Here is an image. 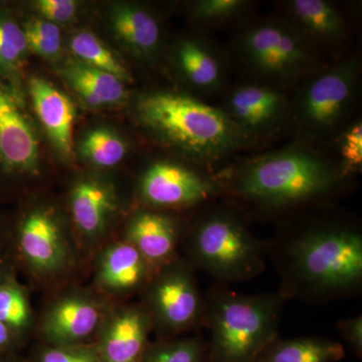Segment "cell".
<instances>
[{
	"label": "cell",
	"instance_id": "obj_1",
	"mask_svg": "<svg viewBox=\"0 0 362 362\" xmlns=\"http://www.w3.org/2000/svg\"><path fill=\"white\" fill-rule=\"evenodd\" d=\"M137 112L141 122L163 141L204 159L223 156L245 139V131L226 112L180 93L145 95Z\"/></svg>",
	"mask_w": 362,
	"mask_h": 362
},
{
	"label": "cell",
	"instance_id": "obj_2",
	"mask_svg": "<svg viewBox=\"0 0 362 362\" xmlns=\"http://www.w3.org/2000/svg\"><path fill=\"white\" fill-rule=\"evenodd\" d=\"M283 297L278 294L244 296L225 290L206 301L204 321L211 330L213 362H257L278 339Z\"/></svg>",
	"mask_w": 362,
	"mask_h": 362
},
{
	"label": "cell",
	"instance_id": "obj_3",
	"mask_svg": "<svg viewBox=\"0 0 362 362\" xmlns=\"http://www.w3.org/2000/svg\"><path fill=\"white\" fill-rule=\"evenodd\" d=\"M338 175L327 162L304 150H285L247 164L235 176L233 190L268 206H287L329 194Z\"/></svg>",
	"mask_w": 362,
	"mask_h": 362
},
{
	"label": "cell",
	"instance_id": "obj_4",
	"mask_svg": "<svg viewBox=\"0 0 362 362\" xmlns=\"http://www.w3.org/2000/svg\"><path fill=\"white\" fill-rule=\"evenodd\" d=\"M289 271L306 291L342 295L358 289L362 282V237L350 228L312 230L288 249Z\"/></svg>",
	"mask_w": 362,
	"mask_h": 362
},
{
	"label": "cell",
	"instance_id": "obj_5",
	"mask_svg": "<svg viewBox=\"0 0 362 362\" xmlns=\"http://www.w3.org/2000/svg\"><path fill=\"white\" fill-rule=\"evenodd\" d=\"M187 254L194 268L206 272L221 282H240L256 277L265 267L262 243L228 213L202 218L187 238Z\"/></svg>",
	"mask_w": 362,
	"mask_h": 362
},
{
	"label": "cell",
	"instance_id": "obj_6",
	"mask_svg": "<svg viewBox=\"0 0 362 362\" xmlns=\"http://www.w3.org/2000/svg\"><path fill=\"white\" fill-rule=\"evenodd\" d=\"M16 251L28 273L40 283H52L75 271L80 247L58 213L37 206L23 216L16 233Z\"/></svg>",
	"mask_w": 362,
	"mask_h": 362
},
{
	"label": "cell",
	"instance_id": "obj_7",
	"mask_svg": "<svg viewBox=\"0 0 362 362\" xmlns=\"http://www.w3.org/2000/svg\"><path fill=\"white\" fill-rule=\"evenodd\" d=\"M143 294L153 329L166 337L187 332L204 320L206 301L188 262L177 258L157 270Z\"/></svg>",
	"mask_w": 362,
	"mask_h": 362
},
{
	"label": "cell",
	"instance_id": "obj_8",
	"mask_svg": "<svg viewBox=\"0 0 362 362\" xmlns=\"http://www.w3.org/2000/svg\"><path fill=\"white\" fill-rule=\"evenodd\" d=\"M108 300L98 293L71 288L52 298L40 321V332L47 345L87 344L96 338L110 308Z\"/></svg>",
	"mask_w": 362,
	"mask_h": 362
},
{
	"label": "cell",
	"instance_id": "obj_9",
	"mask_svg": "<svg viewBox=\"0 0 362 362\" xmlns=\"http://www.w3.org/2000/svg\"><path fill=\"white\" fill-rule=\"evenodd\" d=\"M242 51L252 68L272 77H295L315 66L303 35L282 23L252 26L243 35Z\"/></svg>",
	"mask_w": 362,
	"mask_h": 362
},
{
	"label": "cell",
	"instance_id": "obj_10",
	"mask_svg": "<svg viewBox=\"0 0 362 362\" xmlns=\"http://www.w3.org/2000/svg\"><path fill=\"white\" fill-rule=\"evenodd\" d=\"M40 143L20 88L0 78V173L37 175Z\"/></svg>",
	"mask_w": 362,
	"mask_h": 362
},
{
	"label": "cell",
	"instance_id": "obj_11",
	"mask_svg": "<svg viewBox=\"0 0 362 362\" xmlns=\"http://www.w3.org/2000/svg\"><path fill=\"white\" fill-rule=\"evenodd\" d=\"M356 78V62L349 59L312 80L298 104L300 127L318 134L335 126L351 101Z\"/></svg>",
	"mask_w": 362,
	"mask_h": 362
},
{
	"label": "cell",
	"instance_id": "obj_12",
	"mask_svg": "<svg viewBox=\"0 0 362 362\" xmlns=\"http://www.w3.org/2000/svg\"><path fill=\"white\" fill-rule=\"evenodd\" d=\"M216 187L213 181L192 169L173 162L150 165L139 182L140 197L156 209H178L197 206L211 199Z\"/></svg>",
	"mask_w": 362,
	"mask_h": 362
},
{
	"label": "cell",
	"instance_id": "obj_13",
	"mask_svg": "<svg viewBox=\"0 0 362 362\" xmlns=\"http://www.w3.org/2000/svg\"><path fill=\"white\" fill-rule=\"evenodd\" d=\"M153 324L142 304L111 305L96 337L102 362H140Z\"/></svg>",
	"mask_w": 362,
	"mask_h": 362
},
{
	"label": "cell",
	"instance_id": "obj_14",
	"mask_svg": "<svg viewBox=\"0 0 362 362\" xmlns=\"http://www.w3.org/2000/svg\"><path fill=\"white\" fill-rule=\"evenodd\" d=\"M69 206L80 251H98L116 213L113 188L96 178H83L71 187Z\"/></svg>",
	"mask_w": 362,
	"mask_h": 362
},
{
	"label": "cell",
	"instance_id": "obj_15",
	"mask_svg": "<svg viewBox=\"0 0 362 362\" xmlns=\"http://www.w3.org/2000/svg\"><path fill=\"white\" fill-rule=\"evenodd\" d=\"M156 272L132 245L122 239L98 250L95 284L102 296L127 297L143 292Z\"/></svg>",
	"mask_w": 362,
	"mask_h": 362
},
{
	"label": "cell",
	"instance_id": "obj_16",
	"mask_svg": "<svg viewBox=\"0 0 362 362\" xmlns=\"http://www.w3.org/2000/svg\"><path fill=\"white\" fill-rule=\"evenodd\" d=\"M123 240L132 245L157 271L177 259L180 228L168 214L143 209L128 221Z\"/></svg>",
	"mask_w": 362,
	"mask_h": 362
},
{
	"label": "cell",
	"instance_id": "obj_17",
	"mask_svg": "<svg viewBox=\"0 0 362 362\" xmlns=\"http://www.w3.org/2000/svg\"><path fill=\"white\" fill-rule=\"evenodd\" d=\"M28 92L35 113L45 132L59 154L69 158L73 151V131L76 108L66 96L45 78L32 77L28 81Z\"/></svg>",
	"mask_w": 362,
	"mask_h": 362
},
{
	"label": "cell",
	"instance_id": "obj_18",
	"mask_svg": "<svg viewBox=\"0 0 362 362\" xmlns=\"http://www.w3.org/2000/svg\"><path fill=\"white\" fill-rule=\"evenodd\" d=\"M228 116L243 130L263 131L274 125L284 112L285 97L278 90L263 86L237 88L228 101Z\"/></svg>",
	"mask_w": 362,
	"mask_h": 362
},
{
	"label": "cell",
	"instance_id": "obj_19",
	"mask_svg": "<svg viewBox=\"0 0 362 362\" xmlns=\"http://www.w3.org/2000/svg\"><path fill=\"white\" fill-rule=\"evenodd\" d=\"M66 84L92 107L122 103L127 97L123 81L82 62H71L62 70Z\"/></svg>",
	"mask_w": 362,
	"mask_h": 362
},
{
	"label": "cell",
	"instance_id": "obj_20",
	"mask_svg": "<svg viewBox=\"0 0 362 362\" xmlns=\"http://www.w3.org/2000/svg\"><path fill=\"white\" fill-rule=\"evenodd\" d=\"M111 23L117 37L136 54L149 56L156 51L160 28L149 11L135 6H119L112 13Z\"/></svg>",
	"mask_w": 362,
	"mask_h": 362
},
{
	"label": "cell",
	"instance_id": "obj_21",
	"mask_svg": "<svg viewBox=\"0 0 362 362\" xmlns=\"http://www.w3.org/2000/svg\"><path fill=\"white\" fill-rule=\"evenodd\" d=\"M176 63L185 80L197 89L214 90L223 80V66L216 54L199 40H187L178 45Z\"/></svg>",
	"mask_w": 362,
	"mask_h": 362
},
{
	"label": "cell",
	"instance_id": "obj_22",
	"mask_svg": "<svg viewBox=\"0 0 362 362\" xmlns=\"http://www.w3.org/2000/svg\"><path fill=\"white\" fill-rule=\"evenodd\" d=\"M345 356L340 343L305 337L272 343L257 362H338Z\"/></svg>",
	"mask_w": 362,
	"mask_h": 362
},
{
	"label": "cell",
	"instance_id": "obj_23",
	"mask_svg": "<svg viewBox=\"0 0 362 362\" xmlns=\"http://www.w3.org/2000/svg\"><path fill=\"white\" fill-rule=\"evenodd\" d=\"M289 6L293 20L307 35L324 42H334L342 37L344 21L329 2L294 0Z\"/></svg>",
	"mask_w": 362,
	"mask_h": 362
},
{
	"label": "cell",
	"instance_id": "obj_24",
	"mask_svg": "<svg viewBox=\"0 0 362 362\" xmlns=\"http://www.w3.org/2000/svg\"><path fill=\"white\" fill-rule=\"evenodd\" d=\"M28 52L23 26L13 14L0 6V78L20 88Z\"/></svg>",
	"mask_w": 362,
	"mask_h": 362
},
{
	"label": "cell",
	"instance_id": "obj_25",
	"mask_svg": "<svg viewBox=\"0 0 362 362\" xmlns=\"http://www.w3.org/2000/svg\"><path fill=\"white\" fill-rule=\"evenodd\" d=\"M33 311L25 288L8 276L0 283V321L14 337H23L33 325Z\"/></svg>",
	"mask_w": 362,
	"mask_h": 362
},
{
	"label": "cell",
	"instance_id": "obj_26",
	"mask_svg": "<svg viewBox=\"0 0 362 362\" xmlns=\"http://www.w3.org/2000/svg\"><path fill=\"white\" fill-rule=\"evenodd\" d=\"M70 47L74 54L86 65L106 71L122 81L128 78L127 69L94 33L85 30L76 33L71 37Z\"/></svg>",
	"mask_w": 362,
	"mask_h": 362
},
{
	"label": "cell",
	"instance_id": "obj_27",
	"mask_svg": "<svg viewBox=\"0 0 362 362\" xmlns=\"http://www.w3.org/2000/svg\"><path fill=\"white\" fill-rule=\"evenodd\" d=\"M82 156L98 168H113L123 160L126 143L106 128H98L85 136L80 145Z\"/></svg>",
	"mask_w": 362,
	"mask_h": 362
},
{
	"label": "cell",
	"instance_id": "obj_28",
	"mask_svg": "<svg viewBox=\"0 0 362 362\" xmlns=\"http://www.w3.org/2000/svg\"><path fill=\"white\" fill-rule=\"evenodd\" d=\"M204 346L197 338L149 343L140 362H204Z\"/></svg>",
	"mask_w": 362,
	"mask_h": 362
},
{
	"label": "cell",
	"instance_id": "obj_29",
	"mask_svg": "<svg viewBox=\"0 0 362 362\" xmlns=\"http://www.w3.org/2000/svg\"><path fill=\"white\" fill-rule=\"evenodd\" d=\"M28 51L42 58H54L61 51L62 37L59 26L42 18H30L23 26Z\"/></svg>",
	"mask_w": 362,
	"mask_h": 362
},
{
	"label": "cell",
	"instance_id": "obj_30",
	"mask_svg": "<svg viewBox=\"0 0 362 362\" xmlns=\"http://www.w3.org/2000/svg\"><path fill=\"white\" fill-rule=\"evenodd\" d=\"M37 362H102L95 344L54 346L40 350Z\"/></svg>",
	"mask_w": 362,
	"mask_h": 362
},
{
	"label": "cell",
	"instance_id": "obj_31",
	"mask_svg": "<svg viewBox=\"0 0 362 362\" xmlns=\"http://www.w3.org/2000/svg\"><path fill=\"white\" fill-rule=\"evenodd\" d=\"M246 4L243 0H201L195 2L192 13L206 23L223 21L239 13Z\"/></svg>",
	"mask_w": 362,
	"mask_h": 362
},
{
	"label": "cell",
	"instance_id": "obj_32",
	"mask_svg": "<svg viewBox=\"0 0 362 362\" xmlns=\"http://www.w3.org/2000/svg\"><path fill=\"white\" fill-rule=\"evenodd\" d=\"M340 152L345 171L358 170L362 165V124L356 122L342 136Z\"/></svg>",
	"mask_w": 362,
	"mask_h": 362
},
{
	"label": "cell",
	"instance_id": "obj_33",
	"mask_svg": "<svg viewBox=\"0 0 362 362\" xmlns=\"http://www.w3.org/2000/svg\"><path fill=\"white\" fill-rule=\"evenodd\" d=\"M37 8L44 20L58 25L69 23L75 16L77 4L73 0H40Z\"/></svg>",
	"mask_w": 362,
	"mask_h": 362
},
{
	"label": "cell",
	"instance_id": "obj_34",
	"mask_svg": "<svg viewBox=\"0 0 362 362\" xmlns=\"http://www.w3.org/2000/svg\"><path fill=\"white\" fill-rule=\"evenodd\" d=\"M337 329L349 343L352 350L361 356L362 354V317L361 315L352 317L340 321Z\"/></svg>",
	"mask_w": 362,
	"mask_h": 362
},
{
	"label": "cell",
	"instance_id": "obj_35",
	"mask_svg": "<svg viewBox=\"0 0 362 362\" xmlns=\"http://www.w3.org/2000/svg\"><path fill=\"white\" fill-rule=\"evenodd\" d=\"M16 337L13 332L8 329L6 324L0 321V351L8 349L16 341Z\"/></svg>",
	"mask_w": 362,
	"mask_h": 362
},
{
	"label": "cell",
	"instance_id": "obj_36",
	"mask_svg": "<svg viewBox=\"0 0 362 362\" xmlns=\"http://www.w3.org/2000/svg\"><path fill=\"white\" fill-rule=\"evenodd\" d=\"M9 275L8 273H7L6 269L4 268V264H2V262H0V283L2 282V281L6 280L7 277H8Z\"/></svg>",
	"mask_w": 362,
	"mask_h": 362
},
{
	"label": "cell",
	"instance_id": "obj_37",
	"mask_svg": "<svg viewBox=\"0 0 362 362\" xmlns=\"http://www.w3.org/2000/svg\"><path fill=\"white\" fill-rule=\"evenodd\" d=\"M0 362H7V361H1V359H0Z\"/></svg>",
	"mask_w": 362,
	"mask_h": 362
}]
</instances>
